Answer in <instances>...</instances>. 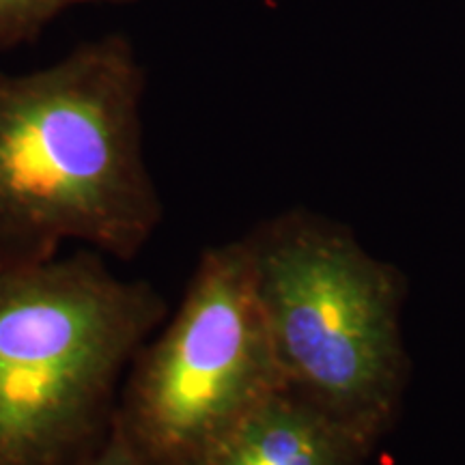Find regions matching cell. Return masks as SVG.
Returning <instances> with one entry per match:
<instances>
[{
    "mask_svg": "<svg viewBox=\"0 0 465 465\" xmlns=\"http://www.w3.org/2000/svg\"><path fill=\"white\" fill-rule=\"evenodd\" d=\"M284 388L246 242L212 250L160 336L138 349L113 427L149 465H199Z\"/></svg>",
    "mask_w": 465,
    "mask_h": 465,
    "instance_id": "cell-3",
    "label": "cell"
},
{
    "mask_svg": "<svg viewBox=\"0 0 465 465\" xmlns=\"http://www.w3.org/2000/svg\"><path fill=\"white\" fill-rule=\"evenodd\" d=\"M246 246L284 386L373 435L397 366L386 278L353 248L293 223Z\"/></svg>",
    "mask_w": 465,
    "mask_h": 465,
    "instance_id": "cell-4",
    "label": "cell"
},
{
    "mask_svg": "<svg viewBox=\"0 0 465 465\" xmlns=\"http://www.w3.org/2000/svg\"><path fill=\"white\" fill-rule=\"evenodd\" d=\"M138 0H0V54L31 45L50 22L75 5H132Z\"/></svg>",
    "mask_w": 465,
    "mask_h": 465,
    "instance_id": "cell-6",
    "label": "cell"
},
{
    "mask_svg": "<svg viewBox=\"0 0 465 465\" xmlns=\"http://www.w3.org/2000/svg\"><path fill=\"white\" fill-rule=\"evenodd\" d=\"M164 315L153 284L89 248L0 272V465L83 461Z\"/></svg>",
    "mask_w": 465,
    "mask_h": 465,
    "instance_id": "cell-2",
    "label": "cell"
},
{
    "mask_svg": "<svg viewBox=\"0 0 465 465\" xmlns=\"http://www.w3.org/2000/svg\"><path fill=\"white\" fill-rule=\"evenodd\" d=\"M143 95L124 33L35 72H0V272L56 259L67 242L116 261L141 254L162 220Z\"/></svg>",
    "mask_w": 465,
    "mask_h": 465,
    "instance_id": "cell-1",
    "label": "cell"
},
{
    "mask_svg": "<svg viewBox=\"0 0 465 465\" xmlns=\"http://www.w3.org/2000/svg\"><path fill=\"white\" fill-rule=\"evenodd\" d=\"M371 438L284 386L237 422L199 465H362Z\"/></svg>",
    "mask_w": 465,
    "mask_h": 465,
    "instance_id": "cell-5",
    "label": "cell"
},
{
    "mask_svg": "<svg viewBox=\"0 0 465 465\" xmlns=\"http://www.w3.org/2000/svg\"><path fill=\"white\" fill-rule=\"evenodd\" d=\"M75 465H149L141 455L132 450V446L121 438L114 427H110L100 444Z\"/></svg>",
    "mask_w": 465,
    "mask_h": 465,
    "instance_id": "cell-7",
    "label": "cell"
}]
</instances>
